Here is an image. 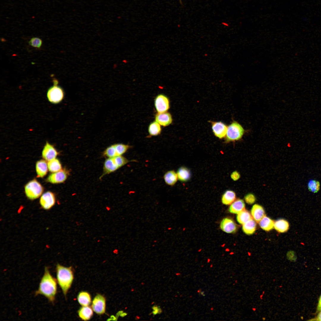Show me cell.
I'll use <instances>...</instances> for the list:
<instances>
[{"instance_id":"21","label":"cell","mask_w":321,"mask_h":321,"mask_svg":"<svg viewBox=\"0 0 321 321\" xmlns=\"http://www.w3.org/2000/svg\"><path fill=\"white\" fill-rule=\"evenodd\" d=\"M163 178L166 183L170 186L174 185L178 179L177 172L173 170H170L166 172L164 175Z\"/></svg>"},{"instance_id":"15","label":"cell","mask_w":321,"mask_h":321,"mask_svg":"<svg viewBox=\"0 0 321 321\" xmlns=\"http://www.w3.org/2000/svg\"><path fill=\"white\" fill-rule=\"evenodd\" d=\"M220 227L222 230L228 233H234L237 229V225L231 219L226 218L221 221Z\"/></svg>"},{"instance_id":"26","label":"cell","mask_w":321,"mask_h":321,"mask_svg":"<svg viewBox=\"0 0 321 321\" xmlns=\"http://www.w3.org/2000/svg\"><path fill=\"white\" fill-rule=\"evenodd\" d=\"M242 229L243 231L247 235H251L255 231L256 224L255 221L252 218L243 224Z\"/></svg>"},{"instance_id":"28","label":"cell","mask_w":321,"mask_h":321,"mask_svg":"<svg viewBox=\"0 0 321 321\" xmlns=\"http://www.w3.org/2000/svg\"><path fill=\"white\" fill-rule=\"evenodd\" d=\"M252 218H253L250 213L245 209L237 214V219L238 222L242 224H243Z\"/></svg>"},{"instance_id":"27","label":"cell","mask_w":321,"mask_h":321,"mask_svg":"<svg viewBox=\"0 0 321 321\" xmlns=\"http://www.w3.org/2000/svg\"><path fill=\"white\" fill-rule=\"evenodd\" d=\"M161 125L156 121L151 122L148 128V131L151 136H156L160 134L161 131Z\"/></svg>"},{"instance_id":"36","label":"cell","mask_w":321,"mask_h":321,"mask_svg":"<svg viewBox=\"0 0 321 321\" xmlns=\"http://www.w3.org/2000/svg\"><path fill=\"white\" fill-rule=\"evenodd\" d=\"M158 309L153 311L152 313L154 315H155L158 314Z\"/></svg>"},{"instance_id":"4","label":"cell","mask_w":321,"mask_h":321,"mask_svg":"<svg viewBox=\"0 0 321 321\" xmlns=\"http://www.w3.org/2000/svg\"><path fill=\"white\" fill-rule=\"evenodd\" d=\"M128 162V160L122 155L108 158L105 161L101 177L116 171Z\"/></svg>"},{"instance_id":"48","label":"cell","mask_w":321,"mask_h":321,"mask_svg":"<svg viewBox=\"0 0 321 321\" xmlns=\"http://www.w3.org/2000/svg\"><path fill=\"white\" fill-rule=\"evenodd\" d=\"M190 297L191 298H192V295L190 296Z\"/></svg>"},{"instance_id":"2","label":"cell","mask_w":321,"mask_h":321,"mask_svg":"<svg viewBox=\"0 0 321 321\" xmlns=\"http://www.w3.org/2000/svg\"><path fill=\"white\" fill-rule=\"evenodd\" d=\"M57 281L65 296L72 283L74 276L71 267H67L58 264L56 266Z\"/></svg>"},{"instance_id":"5","label":"cell","mask_w":321,"mask_h":321,"mask_svg":"<svg viewBox=\"0 0 321 321\" xmlns=\"http://www.w3.org/2000/svg\"><path fill=\"white\" fill-rule=\"evenodd\" d=\"M53 85L48 90L47 97L50 103L57 104L61 102L63 99L64 92L63 89L58 85V82L56 79H53Z\"/></svg>"},{"instance_id":"49","label":"cell","mask_w":321,"mask_h":321,"mask_svg":"<svg viewBox=\"0 0 321 321\" xmlns=\"http://www.w3.org/2000/svg\"><path fill=\"white\" fill-rule=\"evenodd\" d=\"M235 282L236 283H237V280H236Z\"/></svg>"},{"instance_id":"23","label":"cell","mask_w":321,"mask_h":321,"mask_svg":"<svg viewBox=\"0 0 321 321\" xmlns=\"http://www.w3.org/2000/svg\"><path fill=\"white\" fill-rule=\"evenodd\" d=\"M79 303L82 306H88L91 302V298L90 294L86 291L80 292L77 296Z\"/></svg>"},{"instance_id":"30","label":"cell","mask_w":321,"mask_h":321,"mask_svg":"<svg viewBox=\"0 0 321 321\" xmlns=\"http://www.w3.org/2000/svg\"><path fill=\"white\" fill-rule=\"evenodd\" d=\"M309 190L313 193L318 192L320 188V183L319 181L315 180H311L307 184Z\"/></svg>"},{"instance_id":"10","label":"cell","mask_w":321,"mask_h":321,"mask_svg":"<svg viewBox=\"0 0 321 321\" xmlns=\"http://www.w3.org/2000/svg\"><path fill=\"white\" fill-rule=\"evenodd\" d=\"M212 125L213 132L215 136L219 139L225 138L227 131L226 125L222 122L210 121Z\"/></svg>"},{"instance_id":"29","label":"cell","mask_w":321,"mask_h":321,"mask_svg":"<svg viewBox=\"0 0 321 321\" xmlns=\"http://www.w3.org/2000/svg\"><path fill=\"white\" fill-rule=\"evenodd\" d=\"M47 164L48 169L51 172H55L62 169L61 163L57 159L55 158L48 161Z\"/></svg>"},{"instance_id":"8","label":"cell","mask_w":321,"mask_h":321,"mask_svg":"<svg viewBox=\"0 0 321 321\" xmlns=\"http://www.w3.org/2000/svg\"><path fill=\"white\" fill-rule=\"evenodd\" d=\"M154 105L158 113L165 112L167 111L169 108V100L165 95L160 94L155 98Z\"/></svg>"},{"instance_id":"3","label":"cell","mask_w":321,"mask_h":321,"mask_svg":"<svg viewBox=\"0 0 321 321\" xmlns=\"http://www.w3.org/2000/svg\"><path fill=\"white\" fill-rule=\"evenodd\" d=\"M248 132L240 123L233 120L227 127L225 142L228 143L240 140Z\"/></svg>"},{"instance_id":"1","label":"cell","mask_w":321,"mask_h":321,"mask_svg":"<svg viewBox=\"0 0 321 321\" xmlns=\"http://www.w3.org/2000/svg\"><path fill=\"white\" fill-rule=\"evenodd\" d=\"M56 281L51 274L48 268L45 267L44 274L41 279L38 289L35 292V295H43L50 302L54 303L57 292Z\"/></svg>"},{"instance_id":"20","label":"cell","mask_w":321,"mask_h":321,"mask_svg":"<svg viewBox=\"0 0 321 321\" xmlns=\"http://www.w3.org/2000/svg\"><path fill=\"white\" fill-rule=\"evenodd\" d=\"M177 173L178 180L183 182L188 180L191 176L190 170L184 166L180 167L178 169Z\"/></svg>"},{"instance_id":"35","label":"cell","mask_w":321,"mask_h":321,"mask_svg":"<svg viewBox=\"0 0 321 321\" xmlns=\"http://www.w3.org/2000/svg\"><path fill=\"white\" fill-rule=\"evenodd\" d=\"M316 320L321 321V311L319 313L317 316V317L316 318Z\"/></svg>"},{"instance_id":"9","label":"cell","mask_w":321,"mask_h":321,"mask_svg":"<svg viewBox=\"0 0 321 321\" xmlns=\"http://www.w3.org/2000/svg\"><path fill=\"white\" fill-rule=\"evenodd\" d=\"M92 308L96 314L101 315L104 313L106 308V300L101 295L98 294L94 298Z\"/></svg>"},{"instance_id":"33","label":"cell","mask_w":321,"mask_h":321,"mask_svg":"<svg viewBox=\"0 0 321 321\" xmlns=\"http://www.w3.org/2000/svg\"><path fill=\"white\" fill-rule=\"evenodd\" d=\"M240 177V175L239 172L237 171L233 172L231 174V177L234 181L238 180Z\"/></svg>"},{"instance_id":"39","label":"cell","mask_w":321,"mask_h":321,"mask_svg":"<svg viewBox=\"0 0 321 321\" xmlns=\"http://www.w3.org/2000/svg\"><path fill=\"white\" fill-rule=\"evenodd\" d=\"M200 294L203 296H205V294H204V291H202V292L200 293Z\"/></svg>"},{"instance_id":"22","label":"cell","mask_w":321,"mask_h":321,"mask_svg":"<svg viewBox=\"0 0 321 321\" xmlns=\"http://www.w3.org/2000/svg\"><path fill=\"white\" fill-rule=\"evenodd\" d=\"M235 198L236 194L235 192L231 190H227L223 194L221 197V202L224 204L229 205L235 201Z\"/></svg>"},{"instance_id":"38","label":"cell","mask_w":321,"mask_h":321,"mask_svg":"<svg viewBox=\"0 0 321 321\" xmlns=\"http://www.w3.org/2000/svg\"><path fill=\"white\" fill-rule=\"evenodd\" d=\"M127 313H125V312L122 313V314H121L120 315V316L121 317H124L126 316L127 315Z\"/></svg>"},{"instance_id":"45","label":"cell","mask_w":321,"mask_h":321,"mask_svg":"<svg viewBox=\"0 0 321 321\" xmlns=\"http://www.w3.org/2000/svg\"><path fill=\"white\" fill-rule=\"evenodd\" d=\"M210 259H208V261H207V263H209L210 262Z\"/></svg>"},{"instance_id":"6","label":"cell","mask_w":321,"mask_h":321,"mask_svg":"<svg viewBox=\"0 0 321 321\" xmlns=\"http://www.w3.org/2000/svg\"><path fill=\"white\" fill-rule=\"evenodd\" d=\"M25 193L29 199L33 200L39 197L43 191L41 185L35 179L29 182L25 187Z\"/></svg>"},{"instance_id":"17","label":"cell","mask_w":321,"mask_h":321,"mask_svg":"<svg viewBox=\"0 0 321 321\" xmlns=\"http://www.w3.org/2000/svg\"><path fill=\"white\" fill-rule=\"evenodd\" d=\"M245 209V204L244 201L240 199L235 200L229 208V212L232 213L238 214Z\"/></svg>"},{"instance_id":"11","label":"cell","mask_w":321,"mask_h":321,"mask_svg":"<svg viewBox=\"0 0 321 321\" xmlns=\"http://www.w3.org/2000/svg\"><path fill=\"white\" fill-rule=\"evenodd\" d=\"M55 202L54 195L50 191H48L43 194L40 200L41 206L46 210L51 209L54 205Z\"/></svg>"},{"instance_id":"43","label":"cell","mask_w":321,"mask_h":321,"mask_svg":"<svg viewBox=\"0 0 321 321\" xmlns=\"http://www.w3.org/2000/svg\"><path fill=\"white\" fill-rule=\"evenodd\" d=\"M262 320H266V318L265 317H263L262 318Z\"/></svg>"},{"instance_id":"47","label":"cell","mask_w":321,"mask_h":321,"mask_svg":"<svg viewBox=\"0 0 321 321\" xmlns=\"http://www.w3.org/2000/svg\"><path fill=\"white\" fill-rule=\"evenodd\" d=\"M204 265H201V267H204Z\"/></svg>"},{"instance_id":"18","label":"cell","mask_w":321,"mask_h":321,"mask_svg":"<svg viewBox=\"0 0 321 321\" xmlns=\"http://www.w3.org/2000/svg\"><path fill=\"white\" fill-rule=\"evenodd\" d=\"M79 317L82 320L87 321L90 320L93 315L92 308L88 306H82L78 311Z\"/></svg>"},{"instance_id":"31","label":"cell","mask_w":321,"mask_h":321,"mask_svg":"<svg viewBox=\"0 0 321 321\" xmlns=\"http://www.w3.org/2000/svg\"><path fill=\"white\" fill-rule=\"evenodd\" d=\"M42 44V40L40 38L34 37L31 39L29 42V44L32 46L39 48Z\"/></svg>"},{"instance_id":"19","label":"cell","mask_w":321,"mask_h":321,"mask_svg":"<svg viewBox=\"0 0 321 321\" xmlns=\"http://www.w3.org/2000/svg\"><path fill=\"white\" fill-rule=\"evenodd\" d=\"M48 164L44 160L38 161L36 163V169L38 177H43L46 175L48 171Z\"/></svg>"},{"instance_id":"34","label":"cell","mask_w":321,"mask_h":321,"mask_svg":"<svg viewBox=\"0 0 321 321\" xmlns=\"http://www.w3.org/2000/svg\"><path fill=\"white\" fill-rule=\"evenodd\" d=\"M317 309L318 311H321V295L319 298Z\"/></svg>"},{"instance_id":"7","label":"cell","mask_w":321,"mask_h":321,"mask_svg":"<svg viewBox=\"0 0 321 321\" xmlns=\"http://www.w3.org/2000/svg\"><path fill=\"white\" fill-rule=\"evenodd\" d=\"M130 147L127 144L118 143L111 145L103 152V155L108 158L122 155Z\"/></svg>"},{"instance_id":"13","label":"cell","mask_w":321,"mask_h":321,"mask_svg":"<svg viewBox=\"0 0 321 321\" xmlns=\"http://www.w3.org/2000/svg\"><path fill=\"white\" fill-rule=\"evenodd\" d=\"M57 154V152L54 146L47 142L42 152L43 158L48 161L55 158Z\"/></svg>"},{"instance_id":"41","label":"cell","mask_w":321,"mask_h":321,"mask_svg":"<svg viewBox=\"0 0 321 321\" xmlns=\"http://www.w3.org/2000/svg\"><path fill=\"white\" fill-rule=\"evenodd\" d=\"M162 311L161 309L160 308L158 309V314H160L162 312Z\"/></svg>"},{"instance_id":"40","label":"cell","mask_w":321,"mask_h":321,"mask_svg":"<svg viewBox=\"0 0 321 321\" xmlns=\"http://www.w3.org/2000/svg\"><path fill=\"white\" fill-rule=\"evenodd\" d=\"M202 289H201V288H200V289H198V290H197V293H199V294H200V293H201V292H202Z\"/></svg>"},{"instance_id":"42","label":"cell","mask_w":321,"mask_h":321,"mask_svg":"<svg viewBox=\"0 0 321 321\" xmlns=\"http://www.w3.org/2000/svg\"><path fill=\"white\" fill-rule=\"evenodd\" d=\"M210 309L211 311H213L214 310V308L213 307H212L210 308Z\"/></svg>"},{"instance_id":"44","label":"cell","mask_w":321,"mask_h":321,"mask_svg":"<svg viewBox=\"0 0 321 321\" xmlns=\"http://www.w3.org/2000/svg\"><path fill=\"white\" fill-rule=\"evenodd\" d=\"M213 264H212L210 265V268H212L213 267Z\"/></svg>"},{"instance_id":"37","label":"cell","mask_w":321,"mask_h":321,"mask_svg":"<svg viewBox=\"0 0 321 321\" xmlns=\"http://www.w3.org/2000/svg\"><path fill=\"white\" fill-rule=\"evenodd\" d=\"M158 308H159L157 306H156V305H154V306H153L152 307V308L153 309V310H154L157 309Z\"/></svg>"},{"instance_id":"24","label":"cell","mask_w":321,"mask_h":321,"mask_svg":"<svg viewBox=\"0 0 321 321\" xmlns=\"http://www.w3.org/2000/svg\"><path fill=\"white\" fill-rule=\"evenodd\" d=\"M260 227L263 230L269 231L274 227V221L265 215L259 222Z\"/></svg>"},{"instance_id":"14","label":"cell","mask_w":321,"mask_h":321,"mask_svg":"<svg viewBox=\"0 0 321 321\" xmlns=\"http://www.w3.org/2000/svg\"><path fill=\"white\" fill-rule=\"evenodd\" d=\"M155 121L163 127L169 126L172 122V116L167 111L158 113L155 115Z\"/></svg>"},{"instance_id":"46","label":"cell","mask_w":321,"mask_h":321,"mask_svg":"<svg viewBox=\"0 0 321 321\" xmlns=\"http://www.w3.org/2000/svg\"><path fill=\"white\" fill-rule=\"evenodd\" d=\"M177 274V275H180V273H177V274Z\"/></svg>"},{"instance_id":"32","label":"cell","mask_w":321,"mask_h":321,"mask_svg":"<svg viewBox=\"0 0 321 321\" xmlns=\"http://www.w3.org/2000/svg\"><path fill=\"white\" fill-rule=\"evenodd\" d=\"M245 199L246 203L249 204H251L255 202L256 198L253 194L252 193H249L245 196Z\"/></svg>"},{"instance_id":"25","label":"cell","mask_w":321,"mask_h":321,"mask_svg":"<svg viewBox=\"0 0 321 321\" xmlns=\"http://www.w3.org/2000/svg\"><path fill=\"white\" fill-rule=\"evenodd\" d=\"M274 227L278 232H284L288 230L289 224L288 222L285 220L279 219L274 222Z\"/></svg>"},{"instance_id":"16","label":"cell","mask_w":321,"mask_h":321,"mask_svg":"<svg viewBox=\"0 0 321 321\" xmlns=\"http://www.w3.org/2000/svg\"><path fill=\"white\" fill-rule=\"evenodd\" d=\"M251 214L252 218L257 223L259 222L265 215L263 208L258 204L253 206L251 210Z\"/></svg>"},{"instance_id":"12","label":"cell","mask_w":321,"mask_h":321,"mask_svg":"<svg viewBox=\"0 0 321 321\" xmlns=\"http://www.w3.org/2000/svg\"><path fill=\"white\" fill-rule=\"evenodd\" d=\"M69 174L67 170L64 169L50 174L48 177L46 181L52 183H58L63 182L67 179Z\"/></svg>"}]
</instances>
